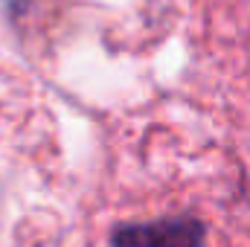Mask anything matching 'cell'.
Returning a JSON list of instances; mask_svg holds the SVG:
<instances>
[{
  "label": "cell",
  "mask_w": 250,
  "mask_h": 247,
  "mask_svg": "<svg viewBox=\"0 0 250 247\" xmlns=\"http://www.w3.org/2000/svg\"><path fill=\"white\" fill-rule=\"evenodd\" d=\"M204 227L195 218H163L151 224H131L114 233V247H201Z\"/></svg>",
  "instance_id": "1"
}]
</instances>
